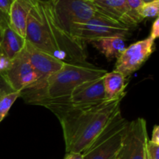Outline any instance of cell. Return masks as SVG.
<instances>
[{
  "label": "cell",
  "mask_w": 159,
  "mask_h": 159,
  "mask_svg": "<svg viewBox=\"0 0 159 159\" xmlns=\"http://www.w3.org/2000/svg\"><path fill=\"white\" fill-rule=\"evenodd\" d=\"M124 97L104 99L82 107L50 110L61 126L66 153H82L86 150L113 116L120 111Z\"/></svg>",
  "instance_id": "cell-1"
},
{
  "label": "cell",
  "mask_w": 159,
  "mask_h": 159,
  "mask_svg": "<svg viewBox=\"0 0 159 159\" xmlns=\"http://www.w3.org/2000/svg\"><path fill=\"white\" fill-rule=\"evenodd\" d=\"M32 1L26 22V41L64 63H85V43L69 37L61 29L45 0Z\"/></svg>",
  "instance_id": "cell-2"
},
{
  "label": "cell",
  "mask_w": 159,
  "mask_h": 159,
  "mask_svg": "<svg viewBox=\"0 0 159 159\" xmlns=\"http://www.w3.org/2000/svg\"><path fill=\"white\" fill-rule=\"evenodd\" d=\"M106 70L85 63H65L57 72L37 82L20 93V97L30 105L41 106L44 102L68 96L75 87L87 81L103 77Z\"/></svg>",
  "instance_id": "cell-3"
},
{
  "label": "cell",
  "mask_w": 159,
  "mask_h": 159,
  "mask_svg": "<svg viewBox=\"0 0 159 159\" xmlns=\"http://www.w3.org/2000/svg\"><path fill=\"white\" fill-rule=\"evenodd\" d=\"M129 121L119 111L88 148L82 152L84 159H114L122 144Z\"/></svg>",
  "instance_id": "cell-4"
},
{
  "label": "cell",
  "mask_w": 159,
  "mask_h": 159,
  "mask_svg": "<svg viewBox=\"0 0 159 159\" xmlns=\"http://www.w3.org/2000/svg\"><path fill=\"white\" fill-rule=\"evenodd\" d=\"M61 29L69 37L75 24L83 23L98 13L93 1L89 0H45ZM73 38V37H72ZM75 39V38H74Z\"/></svg>",
  "instance_id": "cell-5"
},
{
  "label": "cell",
  "mask_w": 159,
  "mask_h": 159,
  "mask_svg": "<svg viewBox=\"0 0 159 159\" xmlns=\"http://www.w3.org/2000/svg\"><path fill=\"white\" fill-rule=\"evenodd\" d=\"M130 35V28L99 12L85 23L75 25L71 32L73 38L85 43L92 40L109 37H119L126 40Z\"/></svg>",
  "instance_id": "cell-6"
},
{
  "label": "cell",
  "mask_w": 159,
  "mask_h": 159,
  "mask_svg": "<svg viewBox=\"0 0 159 159\" xmlns=\"http://www.w3.org/2000/svg\"><path fill=\"white\" fill-rule=\"evenodd\" d=\"M103 77L83 82L75 87L68 96L61 99L44 102L40 107H43L48 110L54 108H69L89 105L104 100L106 97Z\"/></svg>",
  "instance_id": "cell-7"
},
{
  "label": "cell",
  "mask_w": 159,
  "mask_h": 159,
  "mask_svg": "<svg viewBox=\"0 0 159 159\" xmlns=\"http://www.w3.org/2000/svg\"><path fill=\"white\" fill-rule=\"evenodd\" d=\"M148 140L145 120L138 117L130 121L116 159H146V144Z\"/></svg>",
  "instance_id": "cell-8"
},
{
  "label": "cell",
  "mask_w": 159,
  "mask_h": 159,
  "mask_svg": "<svg viewBox=\"0 0 159 159\" xmlns=\"http://www.w3.org/2000/svg\"><path fill=\"white\" fill-rule=\"evenodd\" d=\"M155 40L150 37L139 40L126 48L116 58L113 71L128 78L140 69L154 51Z\"/></svg>",
  "instance_id": "cell-9"
},
{
  "label": "cell",
  "mask_w": 159,
  "mask_h": 159,
  "mask_svg": "<svg viewBox=\"0 0 159 159\" xmlns=\"http://www.w3.org/2000/svg\"><path fill=\"white\" fill-rule=\"evenodd\" d=\"M2 76L14 92L21 93L40 81V76L22 51L10 61Z\"/></svg>",
  "instance_id": "cell-10"
},
{
  "label": "cell",
  "mask_w": 159,
  "mask_h": 159,
  "mask_svg": "<svg viewBox=\"0 0 159 159\" xmlns=\"http://www.w3.org/2000/svg\"><path fill=\"white\" fill-rule=\"evenodd\" d=\"M97 12L127 27L134 28L144 19L131 9L126 0L93 1Z\"/></svg>",
  "instance_id": "cell-11"
},
{
  "label": "cell",
  "mask_w": 159,
  "mask_h": 159,
  "mask_svg": "<svg viewBox=\"0 0 159 159\" xmlns=\"http://www.w3.org/2000/svg\"><path fill=\"white\" fill-rule=\"evenodd\" d=\"M23 51L34 69L40 76V81L61 69L65 64L53 56L40 51L26 40Z\"/></svg>",
  "instance_id": "cell-12"
},
{
  "label": "cell",
  "mask_w": 159,
  "mask_h": 159,
  "mask_svg": "<svg viewBox=\"0 0 159 159\" xmlns=\"http://www.w3.org/2000/svg\"><path fill=\"white\" fill-rule=\"evenodd\" d=\"M26 39L20 37L9 25L0 26V55L12 61L24 48Z\"/></svg>",
  "instance_id": "cell-13"
},
{
  "label": "cell",
  "mask_w": 159,
  "mask_h": 159,
  "mask_svg": "<svg viewBox=\"0 0 159 159\" xmlns=\"http://www.w3.org/2000/svg\"><path fill=\"white\" fill-rule=\"evenodd\" d=\"M32 0H14L9 12V25L20 37H26V22Z\"/></svg>",
  "instance_id": "cell-14"
},
{
  "label": "cell",
  "mask_w": 159,
  "mask_h": 159,
  "mask_svg": "<svg viewBox=\"0 0 159 159\" xmlns=\"http://www.w3.org/2000/svg\"><path fill=\"white\" fill-rule=\"evenodd\" d=\"M95 49L103 54L108 61L117 58L126 48L125 40L119 37H109L88 42Z\"/></svg>",
  "instance_id": "cell-15"
},
{
  "label": "cell",
  "mask_w": 159,
  "mask_h": 159,
  "mask_svg": "<svg viewBox=\"0 0 159 159\" xmlns=\"http://www.w3.org/2000/svg\"><path fill=\"white\" fill-rule=\"evenodd\" d=\"M127 85V78L121 73L112 71L103 77V86L106 99H114L125 96V88Z\"/></svg>",
  "instance_id": "cell-16"
},
{
  "label": "cell",
  "mask_w": 159,
  "mask_h": 159,
  "mask_svg": "<svg viewBox=\"0 0 159 159\" xmlns=\"http://www.w3.org/2000/svg\"><path fill=\"white\" fill-rule=\"evenodd\" d=\"M19 97H20V93L17 92H11L0 96V123L6 117L8 112Z\"/></svg>",
  "instance_id": "cell-17"
},
{
  "label": "cell",
  "mask_w": 159,
  "mask_h": 159,
  "mask_svg": "<svg viewBox=\"0 0 159 159\" xmlns=\"http://www.w3.org/2000/svg\"><path fill=\"white\" fill-rule=\"evenodd\" d=\"M159 13V0L144 3L139 10V14L143 19L158 17Z\"/></svg>",
  "instance_id": "cell-18"
},
{
  "label": "cell",
  "mask_w": 159,
  "mask_h": 159,
  "mask_svg": "<svg viewBox=\"0 0 159 159\" xmlns=\"http://www.w3.org/2000/svg\"><path fill=\"white\" fill-rule=\"evenodd\" d=\"M147 159H159V144L148 140L146 144Z\"/></svg>",
  "instance_id": "cell-19"
},
{
  "label": "cell",
  "mask_w": 159,
  "mask_h": 159,
  "mask_svg": "<svg viewBox=\"0 0 159 159\" xmlns=\"http://www.w3.org/2000/svg\"><path fill=\"white\" fill-rule=\"evenodd\" d=\"M159 37V19L158 17H156L155 21L153 22V24H152V30H151L150 33V37L152 40H155L157 38H158Z\"/></svg>",
  "instance_id": "cell-20"
},
{
  "label": "cell",
  "mask_w": 159,
  "mask_h": 159,
  "mask_svg": "<svg viewBox=\"0 0 159 159\" xmlns=\"http://www.w3.org/2000/svg\"><path fill=\"white\" fill-rule=\"evenodd\" d=\"M11 92L14 91L9 86L8 82L4 79V77L2 75H0V96H2L3 94H6V93H11Z\"/></svg>",
  "instance_id": "cell-21"
},
{
  "label": "cell",
  "mask_w": 159,
  "mask_h": 159,
  "mask_svg": "<svg viewBox=\"0 0 159 159\" xmlns=\"http://www.w3.org/2000/svg\"><path fill=\"white\" fill-rule=\"evenodd\" d=\"M13 2L14 0H0V10L9 16L10 7Z\"/></svg>",
  "instance_id": "cell-22"
},
{
  "label": "cell",
  "mask_w": 159,
  "mask_h": 159,
  "mask_svg": "<svg viewBox=\"0 0 159 159\" xmlns=\"http://www.w3.org/2000/svg\"><path fill=\"white\" fill-rule=\"evenodd\" d=\"M126 1H127L129 6L131 8V9H133L134 11L137 12L138 13H139L140 9L144 3L142 0H126Z\"/></svg>",
  "instance_id": "cell-23"
},
{
  "label": "cell",
  "mask_w": 159,
  "mask_h": 159,
  "mask_svg": "<svg viewBox=\"0 0 159 159\" xmlns=\"http://www.w3.org/2000/svg\"><path fill=\"white\" fill-rule=\"evenodd\" d=\"M150 141L155 143V144H159V127L158 125H155L154 127L153 131H152V139Z\"/></svg>",
  "instance_id": "cell-24"
},
{
  "label": "cell",
  "mask_w": 159,
  "mask_h": 159,
  "mask_svg": "<svg viewBox=\"0 0 159 159\" xmlns=\"http://www.w3.org/2000/svg\"><path fill=\"white\" fill-rule=\"evenodd\" d=\"M9 25V16L0 10V26Z\"/></svg>",
  "instance_id": "cell-25"
},
{
  "label": "cell",
  "mask_w": 159,
  "mask_h": 159,
  "mask_svg": "<svg viewBox=\"0 0 159 159\" xmlns=\"http://www.w3.org/2000/svg\"><path fill=\"white\" fill-rule=\"evenodd\" d=\"M64 159H84L83 155L82 153H75V152H70L67 153Z\"/></svg>",
  "instance_id": "cell-26"
},
{
  "label": "cell",
  "mask_w": 159,
  "mask_h": 159,
  "mask_svg": "<svg viewBox=\"0 0 159 159\" xmlns=\"http://www.w3.org/2000/svg\"><path fill=\"white\" fill-rule=\"evenodd\" d=\"M142 1L144 2V3H146V2H150L154 1V0H142Z\"/></svg>",
  "instance_id": "cell-27"
},
{
  "label": "cell",
  "mask_w": 159,
  "mask_h": 159,
  "mask_svg": "<svg viewBox=\"0 0 159 159\" xmlns=\"http://www.w3.org/2000/svg\"><path fill=\"white\" fill-rule=\"evenodd\" d=\"M0 75H2V73H1V71H0Z\"/></svg>",
  "instance_id": "cell-28"
},
{
  "label": "cell",
  "mask_w": 159,
  "mask_h": 159,
  "mask_svg": "<svg viewBox=\"0 0 159 159\" xmlns=\"http://www.w3.org/2000/svg\"><path fill=\"white\" fill-rule=\"evenodd\" d=\"M93 1H97V0H93Z\"/></svg>",
  "instance_id": "cell-29"
},
{
  "label": "cell",
  "mask_w": 159,
  "mask_h": 159,
  "mask_svg": "<svg viewBox=\"0 0 159 159\" xmlns=\"http://www.w3.org/2000/svg\"><path fill=\"white\" fill-rule=\"evenodd\" d=\"M89 1H93V0H89Z\"/></svg>",
  "instance_id": "cell-30"
},
{
  "label": "cell",
  "mask_w": 159,
  "mask_h": 159,
  "mask_svg": "<svg viewBox=\"0 0 159 159\" xmlns=\"http://www.w3.org/2000/svg\"><path fill=\"white\" fill-rule=\"evenodd\" d=\"M114 159H116V158H114Z\"/></svg>",
  "instance_id": "cell-31"
},
{
  "label": "cell",
  "mask_w": 159,
  "mask_h": 159,
  "mask_svg": "<svg viewBox=\"0 0 159 159\" xmlns=\"http://www.w3.org/2000/svg\"><path fill=\"white\" fill-rule=\"evenodd\" d=\"M146 159H147V158H146Z\"/></svg>",
  "instance_id": "cell-32"
}]
</instances>
